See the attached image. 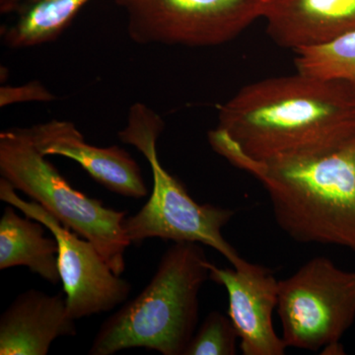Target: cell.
Wrapping results in <instances>:
<instances>
[{
  "instance_id": "obj_1",
  "label": "cell",
  "mask_w": 355,
  "mask_h": 355,
  "mask_svg": "<svg viewBox=\"0 0 355 355\" xmlns=\"http://www.w3.org/2000/svg\"><path fill=\"white\" fill-rule=\"evenodd\" d=\"M216 128L261 162L338 148L355 135V94L347 84L296 71L244 86L218 106Z\"/></svg>"
},
{
  "instance_id": "obj_2",
  "label": "cell",
  "mask_w": 355,
  "mask_h": 355,
  "mask_svg": "<svg viewBox=\"0 0 355 355\" xmlns=\"http://www.w3.org/2000/svg\"><path fill=\"white\" fill-rule=\"evenodd\" d=\"M209 142L230 164L260 182L277 225L291 239L355 253V135L329 153L275 162L248 157L216 128L209 132Z\"/></svg>"
},
{
  "instance_id": "obj_3",
  "label": "cell",
  "mask_w": 355,
  "mask_h": 355,
  "mask_svg": "<svg viewBox=\"0 0 355 355\" xmlns=\"http://www.w3.org/2000/svg\"><path fill=\"white\" fill-rule=\"evenodd\" d=\"M207 263L202 244L174 243L144 291L101 324L89 354L146 347L163 355H183L197 328L198 294L209 279Z\"/></svg>"
},
{
  "instance_id": "obj_4",
  "label": "cell",
  "mask_w": 355,
  "mask_h": 355,
  "mask_svg": "<svg viewBox=\"0 0 355 355\" xmlns=\"http://www.w3.org/2000/svg\"><path fill=\"white\" fill-rule=\"evenodd\" d=\"M164 127V121L157 113L137 103L130 107L127 125L119 132L121 142L135 146L148 161L153 177V193L146 205L123 220L125 234L132 244L150 238L198 243L216 250L237 268L245 260L222 234V229L234 216V210L209 203L200 205L161 165L157 141Z\"/></svg>"
},
{
  "instance_id": "obj_5",
  "label": "cell",
  "mask_w": 355,
  "mask_h": 355,
  "mask_svg": "<svg viewBox=\"0 0 355 355\" xmlns=\"http://www.w3.org/2000/svg\"><path fill=\"white\" fill-rule=\"evenodd\" d=\"M0 175L92 243L114 273L125 272V252L132 245L123 229L128 211L105 207L76 190L39 150L27 128L0 133Z\"/></svg>"
},
{
  "instance_id": "obj_6",
  "label": "cell",
  "mask_w": 355,
  "mask_h": 355,
  "mask_svg": "<svg viewBox=\"0 0 355 355\" xmlns=\"http://www.w3.org/2000/svg\"><path fill=\"white\" fill-rule=\"evenodd\" d=\"M277 311L287 347L316 352L338 343L355 321V272L311 259L279 280Z\"/></svg>"
},
{
  "instance_id": "obj_7",
  "label": "cell",
  "mask_w": 355,
  "mask_h": 355,
  "mask_svg": "<svg viewBox=\"0 0 355 355\" xmlns=\"http://www.w3.org/2000/svg\"><path fill=\"white\" fill-rule=\"evenodd\" d=\"M135 43L211 46L263 18L265 0H116Z\"/></svg>"
},
{
  "instance_id": "obj_8",
  "label": "cell",
  "mask_w": 355,
  "mask_h": 355,
  "mask_svg": "<svg viewBox=\"0 0 355 355\" xmlns=\"http://www.w3.org/2000/svg\"><path fill=\"white\" fill-rule=\"evenodd\" d=\"M0 200L43 223L57 239L58 270L71 319L110 312L128 300L132 284L113 272L92 243L64 226L40 203L21 198L3 178Z\"/></svg>"
},
{
  "instance_id": "obj_9",
  "label": "cell",
  "mask_w": 355,
  "mask_h": 355,
  "mask_svg": "<svg viewBox=\"0 0 355 355\" xmlns=\"http://www.w3.org/2000/svg\"><path fill=\"white\" fill-rule=\"evenodd\" d=\"M209 279L225 287L228 316L234 324L244 355H284L287 349L272 324L279 282L265 266L248 263L233 268L207 263Z\"/></svg>"
},
{
  "instance_id": "obj_10",
  "label": "cell",
  "mask_w": 355,
  "mask_h": 355,
  "mask_svg": "<svg viewBox=\"0 0 355 355\" xmlns=\"http://www.w3.org/2000/svg\"><path fill=\"white\" fill-rule=\"evenodd\" d=\"M27 130L44 155L72 159L109 191L132 198L148 195L141 169L125 149L89 144L69 121L53 120Z\"/></svg>"
},
{
  "instance_id": "obj_11",
  "label": "cell",
  "mask_w": 355,
  "mask_h": 355,
  "mask_svg": "<svg viewBox=\"0 0 355 355\" xmlns=\"http://www.w3.org/2000/svg\"><path fill=\"white\" fill-rule=\"evenodd\" d=\"M272 41L294 53L355 30V0H265Z\"/></svg>"
},
{
  "instance_id": "obj_12",
  "label": "cell",
  "mask_w": 355,
  "mask_h": 355,
  "mask_svg": "<svg viewBox=\"0 0 355 355\" xmlns=\"http://www.w3.org/2000/svg\"><path fill=\"white\" fill-rule=\"evenodd\" d=\"M76 334L62 293L29 289L0 317V355H46L57 338Z\"/></svg>"
},
{
  "instance_id": "obj_13",
  "label": "cell",
  "mask_w": 355,
  "mask_h": 355,
  "mask_svg": "<svg viewBox=\"0 0 355 355\" xmlns=\"http://www.w3.org/2000/svg\"><path fill=\"white\" fill-rule=\"evenodd\" d=\"M89 0H0V38L8 48L55 41Z\"/></svg>"
},
{
  "instance_id": "obj_14",
  "label": "cell",
  "mask_w": 355,
  "mask_h": 355,
  "mask_svg": "<svg viewBox=\"0 0 355 355\" xmlns=\"http://www.w3.org/2000/svg\"><path fill=\"white\" fill-rule=\"evenodd\" d=\"M16 209L9 205L0 219V270L26 266L46 282L58 284L57 239L46 237L43 223L18 216Z\"/></svg>"
},
{
  "instance_id": "obj_15",
  "label": "cell",
  "mask_w": 355,
  "mask_h": 355,
  "mask_svg": "<svg viewBox=\"0 0 355 355\" xmlns=\"http://www.w3.org/2000/svg\"><path fill=\"white\" fill-rule=\"evenodd\" d=\"M295 55L296 71L347 84L355 94V30Z\"/></svg>"
},
{
  "instance_id": "obj_16",
  "label": "cell",
  "mask_w": 355,
  "mask_h": 355,
  "mask_svg": "<svg viewBox=\"0 0 355 355\" xmlns=\"http://www.w3.org/2000/svg\"><path fill=\"white\" fill-rule=\"evenodd\" d=\"M239 340L230 318L212 311L187 345L183 355H235Z\"/></svg>"
},
{
  "instance_id": "obj_17",
  "label": "cell",
  "mask_w": 355,
  "mask_h": 355,
  "mask_svg": "<svg viewBox=\"0 0 355 355\" xmlns=\"http://www.w3.org/2000/svg\"><path fill=\"white\" fill-rule=\"evenodd\" d=\"M53 98L48 89L38 81H34L19 87H2L0 90V106H8L18 102H48L53 100Z\"/></svg>"
}]
</instances>
